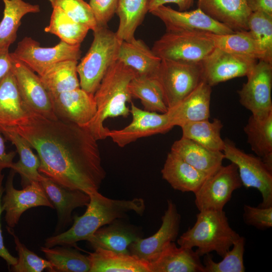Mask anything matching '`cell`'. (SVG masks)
Returning <instances> with one entry per match:
<instances>
[{"label":"cell","instance_id":"42","mask_svg":"<svg viewBox=\"0 0 272 272\" xmlns=\"http://www.w3.org/2000/svg\"><path fill=\"white\" fill-rule=\"evenodd\" d=\"M52 8L62 10L70 18L93 31L97 24L92 9L84 0H48Z\"/></svg>","mask_w":272,"mask_h":272},{"label":"cell","instance_id":"23","mask_svg":"<svg viewBox=\"0 0 272 272\" xmlns=\"http://www.w3.org/2000/svg\"><path fill=\"white\" fill-rule=\"evenodd\" d=\"M200 257L193 249L172 242L148 265L150 272H204Z\"/></svg>","mask_w":272,"mask_h":272},{"label":"cell","instance_id":"48","mask_svg":"<svg viewBox=\"0 0 272 272\" xmlns=\"http://www.w3.org/2000/svg\"><path fill=\"white\" fill-rule=\"evenodd\" d=\"M194 0H149V12L154 9L166 4L173 3L176 4L179 11H186L191 7Z\"/></svg>","mask_w":272,"mask_h":272},{"label":"cell","instance_id":"33","mask_svg":"<svg viewBox=\"0 0 272 272\" xmlns=\"http://www.w3.org/2000/svg\"><path fill=\"white\" fill-rule=\"evenodd\" d=\"M4 3L3 18L0 22V46H10L17 38V33L21 19L29 13L40 12L38 5H33L23 0H2Z\"/></svg>","mask_w":272,"mask_h":272},{"label":"cell","instance_id":"18","mask_svg":"<svg viewBox=\"0 0 272 272\" xmlns=\"http://www.w3.org/2000/svg\"><path fill=\"white\" fill-rule=\"evenodd\" d=\"M50 97L54 113L59 119L86 126L96 114L94 95L80 87Z\"/></svg>","mask_w":272,"mask_h":272},{"label":"cell","instance_id":"2","mask_svg":"<svg viewBox=\"0 0 272 272\" xmlns=\"http://www.w3.org/2000/svg\"><path fill=\"white\" fill-rule=\"evenodd\" d=\"M89 195L90 201L84 214L74 216L73 224L69 230L46 238L44 246H75L77 242L87 241L100 228L125 218L128 213L142 215L145 210V201L142 198L114 199L103 196L99 191Z\"/></svg>","mask_w":272,"mask_h":272},{"label":"cell","instance_id":"17","mask_svg":"<svg viewBox=\"0 0 272 272\" xmlns=\"http://www.w3.org/2000/svg\"><path fill=\"white\" fill-rule=\"evenodd\" d=\"M150 13L163 22L167 32L200 31L216 34L235 32L213 19L198 8L190 11H181L162 5Z\"/></svg>","mask_w":272,"mask_h":272},{"label":"cell","instance_id":"21","mask_svg":"<svg viewBox=\"0 0 272 272\" xmlns=\"http://www.w3.org/2000/svg\"><path fill=\"white\" fill-rule=\"evenodd\" d=\"M117 219L98 229L87 241L94 250L101 248L130 254L129 246L142 237L136 226Z\"/></svg>","mask_w":272,"mask_h":272},{"label":"cell","instance_id":"12","mask_svg":"<svg viewBox=\"0 0 272 272\" xmlns=\"http://www.w3.org/2000/svg\"><path fill=\"white\" fill-rule=\"evenodd\" d=\"M16 172L11 169L2 197V207L5 212V219L7 226L14 228L22 215L28 209L44 206L54 209L40 182L33 181L21 190L16 189L13 181Z\"/></svg>","mask_w":272,"mask_h":272},{"label":"cell","instance_id":"25","mask_svg":"<svg viewBox=\"0 0 272 272\" xmlns=\"http://www.w3.org/2000/svg\"><path fill=\"white\" fill-rule=\"evenodd\" d=\"M170 152L195 169L208 175L221 166L225 159L223 152L211 150L183 137L173 143Z\"/></svg>","mask_w":272,"mask_h":272},{"label":"cell","instance_id":"41","mask_svg":"<svg viewBox=\"0 0 272 272\" xmlns=\"http://www.w3.org/2000/svg\"><path fill=\"white\" fill-rule=\"evenodd\" d=\"M7 231L14 239L18 258L17 263L9 269L14 272H41L45 269L54 272L52 265L46 259H43L30 251L22 243L13 228L7 226Z\"/></svg>","mask_w":272,"mask_h":272},{"label":"cell","instance_id":"47","mask_svg":"<svg viewBox=\"0 0 272 272\" xmlns=\"http://www.w3.org/2000/svg\"><path fill=\"white\" fill-rule=\"evenodd\" d=\"M10 46H0V80L12 70V59L9 50Z\"/></svg>","mask_w":272,"mask_h":272},{"label":"cell","instance_id":"49","mask_svg":"<svg viewBox=\"0 0 272 272\" xmlns=\"http://www.w3.org/2000/svg\"><path fill=\"white\" fill-rule=\"evenodd\" d=\"M251 12H262L272 15V0H246Z\"/></svg>","mask_w":272,"mask_h":272},{"label":"cell","instance_id":"26","mask_svg":"<svg viewBox=\"0 0 272 272\" xmlns=\"http://www.w3.org/2000/svg\"><path fill=\"white\" fill-rule=\"evenodd\" d=\"M28 115L11 70L0 80V128L16 127Z\"/></svg>","mask_w":272,"mask_h":272},{"label":"cell","instance_id":"36","mask_svg":"<svg viewBox=\"0 0 272 272\" xmlns=\"http://www.w3.org/2000/svg\"><path fill=\"white\" fill-rule=\"evenodd\" d=\"M47 260L52 265L54 272H89L90 263L88 255L82 254L71 246L56 245L49 248L41 246Z\"/></svg>","mask_w":272,"mask_h":272},{"label":"cell","instance_id":"38","mask_svg":"<svg viewBox=\"0 0 272 272\" xmlns=\"http://www.w3.org/2000/svg\"><path fill=\"white\" fill-rule=\"evenodd\" d=\"M52 8L49 24L44 31L55 35L67 44L81 45L89 28L72 19L59 8Z\"/></svg>","mask_w":272,"mask_h":272},{"label":"cell","instance_id":"7","mask_svg":"<svg viewBox=\"0 0 272 272\" xmlns=\"http://www.w3.org/2000/svg\"><path fill=\"white\" fill-rule=\"evenodd\" d=\"M154 77L160 86L168 109L181 101L202 81L201 63L161 59Z\"/></svg>","mask_w":272,"mask_h":272},{"label":"cell","instance_id":"1","mask_svg":"<svg viewBox=\"0 0 272 272\" xmlns=\"http://www.w3.org/2000/svg\"><path fill=\"white\" fill-rule=\"evenodd\" d=\"M9 128L36 150L41 174L69 189L98 191L106 172L97 140L86 127L29 111L23 122Z\"/></svg>","mask_w":272,"mask_h":272},{"label":"cell","instance_id":"14","mask_svg":"<svg viewBox=\"0 0 272 272\" xmlns=\"http://www.w3.org/2000/svg\"><path fill=\"white\" fill-rule=\"evenodd\" d=\"M180 223L181 216L176 205L168 199L159 230L148 238L141 237L133 242L128 247L130 254L148 263L153 261L171 242L176 240Z\"/></svg>","mask_w":272,"mask_h":272},{"label":"cell","instance_id":"8","mask_svg":"<svg viewBox=\"0 0 272 272\" xmlns=\"http://www.w3.org/2000/svg\"><path fill=\"white\" fill-rule=\"evenodd\" d=\"M224 141L225 159L237 166L242 185L247 188H255L260 192L262 201L258 207H271L272 170L259 157L245 153L229 140Z\"/></svg>","mask_w":272,"mask_h":272},{"label":"cell","instance_id":"6","mask_svg":"<svg viewBox=\"0 0 272 272\" xmlns=\"http://www.w3.org/2000/svg\"><path fill=\"white\" fill-rule=\"evenodd\" d=\"M214 48L207 32L166 31L155 42L152 50L161 59L199 63Z\"/></svg>","mask_w":272,"mask_h":272},{"label":"cell","instance_id":"13","mask_svg":"<svg viewBox=\"0 0 272 272\" xmlns=\"http://www.w3.org/2000/svg\"><path fill=\"white\" fill-rule=\"evenodd\" d=\"M11 55L12 72L21 99L27 109L49 119H58L53 110L50 96L40 77L11 53Z\"/></svg>","mask_w":272,"mask_h":272},{"label":"cell","instance_id":"46","mask_svg":"<svg viewBox=\"0 0 272 272\" xmlns=\"http://www.w3.org/2000/svg\"><path fill=\"white\" fill-rule=\"evenodd\" d=\"M16 152H7L5 144V138L0 131V173L6 168L11 169L14 163L13 160Z\"/></svg>","mask_w":272,"mask_h":272},{"label":"cell","instance_id":"27","mask_svg":"<svg viewBox=\"0 0 272 272\" xmlns=\"http://www.w3.org/2000/svg\"><path fill=\"white\" fill-rule=\"evenodd\" d=\"M117 60L134 70L137 76L149 77L155 76L161 61L143 40L135 38L121 41Z\"/></svg>","mask_w":272,"mask_h":272},{"label":"cell","instance_id":"20","mask_svg":"<svg viewBox=\"0 0 272 272\" xmlns=\"http://www.w3.org/2000/svg\"><path fill=\"white\" fill-rule=\"evenodd\" d=\"M212 87L201 81L187 96L167 113L174 127L188 122L209 119L210 117V102Z\"/></svg>","mask_w":272,"mask_h":272},{"label":"cell","instance_id":"19","mask_svg":"<svg viewBox=\"0 0 272 272\" xmlns=\"http://www.w3.org/2000/svg\"><path fill=\"white\" fill-rule=\"evenodd\" d=\"M40 183L56 210L57 223L55 234H59L72 221L73 211L77 208L88 205L90 196L83 191L64 187L44 175Z\"/></svg>","mask_w":272,"mask_h":272},{"label":"cell","instance_id":"37","mask_svg":"<svg viewBox=\"0 0 272 272\" xmlns=\"http://www.w3.org/2000/svg\"><path fill=\"white\" fill-rule=\"evenodd\" d=\"M131 97L139 99L145 110L167 112L160 86L154 77L135 76L128 86Z\"/></svg>","mask_w":272,"mask_h":272},{"label":"cell","instance_id":"34","mask_svg":"<svg viewBox=\"0 0 272 272\" xmlns=\"http://www.w3.org/2000/svg\"><path fill=\"white\" fill-rule=\"evenodd\" d=\"M149 0H118L116 14L119 25L115 32L122 41L134 38V33L149 12Z\"/></svg>","mask_w":272,"mask_h":272},{"label":"cell","instance_id":"29","mask_svg":"<svg viewBox=\"0 0 272 272\" xmlns=\"http://www.w3.org/2000/svg\"><path fill=\"white\" fill-rule=\"evenodd\" d=\"M88 257L89 272H150L147 262L131 254L98 248Z\"/></svg>","mask_w":272,"mask_h":272},{"label":"cell","instance_id":"35","mask_svg":"<svg viewBox=\"0 0 272 272\" xmlns=\"http://www.w3.org/2000/svg\"><path fill=\"white\" fill-rule=\"evenodd\" d=\"M223 127L221 120L214 118L188 122L181 126L182 137L191 140L206 148L215 151L223 152L225 141L221 131Z\"/></svg>","mask_w":272,"mask_h":272},{"label":"cell","instance_id":"40","mask_svg":"<svg viewBox=\"0 0 272 272\" xmlns=\"http://www.w3.org/2000/svg\"><path fill=\"white\" fill-rule=\"evenodd\" d=\"M248 31L264 55V61L272 63V15L252 12L248 20Z\"/></svg>","mask_w":272,"mask_h":272},{"label":"cell","instance_id":"15","mask_svg":"<svg viewBox=\"0 0 272 272\" xmlns=\"http://www.w3.org/2000/svg\"><path fill=\"white\" fill-rule=\"evenodd\" d=\"M131 122L120 129H109L107 137L119 147H124L139 139L165 133L170 130L171 125L167 112L160 113L143 110L131 102Z\"/></svg>","mask_w":272,"mask_h":272},{"label":"cell","instance_id":"28","mask_svg":"<svg viewBox=\"0 0 272 272\" xmlns=\"http://www.w3.org/2000/svg\"><path fill=\"white\" fill-rule=\"evenodd\" d=\"M0 131L6 140L15 146L19 155V160L14 162L11 169L20 174L22 187H26L33 181L40 182L43 176L38 171L40 160L33 153L29 143L11 128H0Z\"/></svg>","mask_w":272,"mask_h":272},{"label":"cell","instance_id":"5","mask_svg":"<svg viewBox=\"0 0 272 272\" xmlns=\"http://www.w3.org/2000/svg\"><path fill=\"white\" fill-rule=\"evenodd\" d=\"M94 38L86 55L77 65L80 88L94 94L111 65L117 60L122 40L107 27H97Z\"/></svg>","mask_w":272,"mask_h":272},{"label":"cell","instance_id":"45","mask_svg":"<svg viewBox=\"0 0 272 272\" xmlns=\"http://www.w3.org/2000/svg\"><path fill=\"white\" fill-rule=\"evenodd\" d=\"M4 175L0 173V257L7 262L9 267L15 265L17 262V258L13 256L5 246L1 224V216L3 211L2 207V197L4 192L2 183Z\"/></svg>","mask_w":272,"mask_h":272},{"label":"cell","instance_id":"4","mask_svg":"<svg viewBox=\"0 0 272 272\" xmlns=\"http://www.w3.org/2000/svg\"><path fill=\"white\" fill-rule=\"evenodd\" d=\"M240 236L230 226L223 211H202L194 225L177 239L179 246L193 249L200 256L215 251L223 257Z\"/></svg>","mask_w":272,"mask_h":272},{"label":"cell","instance_id":"10","mask_svg":"<svg viewBox=\"0 0 272 272\" xmlns=\"http://www.w3.org/2000/svg\"><path fill=\"white\" fill-rule=\"evenodd\" d=\"M246 77L237 91L239 102L254 117L264 118L272 114V63L258 60Z\"/></svg>","mask_w":272,"mask_h":272},{"label":"cell","instance_id":"31","mask_svg":"<svg viewBox=\"0 0 272 272\" xmlns=\"http://www.w3.org/2000/svg\"><path fill=\"white\" fill-rule=\"evenodd\" d=\"M77 60H66L55 63L40 77L50 96L80 88Z\"/></svg>","mask_w":272,"mask_h":272},{"label":"cell","instance_id":"3","mask_svg":"<svg viewBox=\"0 0 272 272\" xmlns=\"http://www.w3.org/2000/svg\"><path fill=\"white\" fill-rule=\"evenodd\" d=\"M135 76L134 70L118 60L106 72L94 94L96 114L85 126L97 141L107 138L109 129L104 125L107 118L129 115L126 105L132 98L128 86Z\"/></svg>","mask_w":272,"mask_h":272},{"label":"cell","instance_id":"11","mask_svg":"<svg viewBox=\"0 0 272 272\" xmlns=\"http://www.w3.org/2000/svg\"><path fill=\"white\" fill-rule=\"evenodd\" d=\"M80 46L60 41L53 47H43L31 37H25L11 53L40 76L55 63L66 60H78L81 55Z\"/></svg>","mask_w":272,"mask_h":272},{"label":"cell","instance_id":"24","mask_svg":"<svg viewBox=\"0 0 272 272\" xmlns=\"http://www.w3.org/2000/svg\"><path fill=\"white\" fill-rule=\"evenodd\" d=\"M163 179L175 190L183 192L197 191L209 175L170 152L161 170Z\"/></svg>","mask_w":272,"mask_h":272},{"label":"cell","instance_id":"16","mask_svg":"<svg viewBox=\"0 0 272 272\" xmlns=\"http://www.w3.org/2000/svg\"><path fill=\"white\" fill-rule=\"evenodd\" d=\"M257 60L227 52L215 47L201 62L202 79L211 87L246 76Z\"/></svg>","mask_w":272,"mask_h":272},{"label":"cell","instance_id":"44","mask_svg":"<svg viewBox=\"0 0 272 272\" xmlns=\"http://www.w3.org/2000/svg\"><path fill=\"white\" fill-rule=\"evenodd\" d=\"M118 0H89L97 27H107V24L116 14Z\"/></svg>","mask_w":272,"mask_h":272},{"label":"cell","instance_id":"32","mask_svg":"<svg viewBox=\"0 0 272 272\" xmlns=\"http://www.w3.org/2000/svg\"><path fill=\"white\" fill-rule=\"evenodd\" d=\"M207 34L216 48L236 55L264 60L263 53L248 30L227 34Z\"/></svg>","mask_w":272,"mask_h":272},{"label":"cell","instance_id":"39","mask_svg":"<svg viewBox=\"0 0 272 272\" xmlns=\"http://www.w3.org/2000/svg\"><path fill=\"white\" fill-rule=\"evenodd\" d=\"M245 238L240 236L233 243L220 262L213 260L209 253L205 255L203 260L204 272H244L243 255L245 251Z\"/></svg>","mask_w":272,"mask_h":272},{"label":"cell","instance_id":"43","mask_svg":"<svg viewBox=\"0 0 272 272\" xmlns=\"http://www.w3.org/2000/svg\"><path fill=\"white\" fill-rule=\"evenodd\" d=\"M243 219L244 223L260 230L272 227V206L267 208L253 207L245 205Z\"/></svg>","mask_w":272,"mask_h":272},{"label":"cell","instance_id":"9","mask_svg":"<svg viewBox=\"0 0 272 272\" xmlns=\"http://www.w3.org/2000/svg\"><path fill=\"white\" fill-rule=\"evenodd\" d=\"M237 166L231 162L209 175L194 193L199 211H223L233 192L242 186Z\"/></svg>","mask_w":272,"mask_h":272},{"label":"cell","instance_id":"30","mask_svg":"<svg viewBox=\"0 0 272 272\" xmlns=\"http://www.w3.org/2000/svg\"><path fill=\"white\" fill-rule=\"evenodd\" d=\"M244 130L252 151L272 170V114L263 119L251 115Z\"/></svg>","mask_w":272,"mask_h":272},{"label":"cell","instance_id":"22","mask_svg":"<svg viewBox=\"0 0 272 272\" xmlns=\"http://www.w3.org/2000/svg\"><path fill=\"white\" fill-rule=\"evenodd\" d=\"M198 8L215 21L234 31L248 30L252 13L246 0H198Z\"/></svg>","mask_w":272,"mask_h":272}]
</instances>
